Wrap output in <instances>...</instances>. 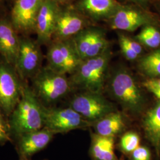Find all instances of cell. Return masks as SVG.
<instances>
[{
	"label": "cell",
	"instance_id": "d4e9b609",
	"mask_svg": "<svg viewBox=\"0 0 160 160\" xmlns=\"http://www.w3.org/2000/svg\"><path fill=\"white\" fill-rule=\"evenodd\" d=\"M142 86L160 101V78H147L142 82Z\"/></svg>",
	"mask_w": 160,
	"mask_h": 160
},
{
	"label": "cell",
	"instance_id": "3957f363",
	"mask_svg": "<svg viewBox=\"0 0 160 160\" xmlns=\"http://www.w3.org/2000/svg\"><path fill=\"white\" fill-rule=\"evenodd\" d=\"M112 57L111 46L102 54L82 61L69 78L74 89L102 94Z\"/></svg>",
	"mask_w": 160,
	"mask_h": 160
},
{
	"label": "cell",
	"instance_id": "8fae6325",
	"mask_svg": "<svg viewBox=\"0 0 160 160\" xmlns=\"http://www.w3.org/2000/svg\"><path fill=\"white\" fill-rule=\"evenodd\" d=\"M109 22L111 29L128 32H135L148 24H155L154 18L146 9L122 4Z\"/></svg>",
	"mask_w": 160,
	"mask_h": 160
},
{
	"label": "cell",
	"instance_id": "8992f818",
	"mask_svg": "<svg viewBox=\"0 0 160 160\" xmlns=\"http://www.w3.org/2000/svg\"><path fill=\"white\" fill-rule=\"evenodd\" d=\"M68 106L92 125L108 114L117 111L114 104L102 94L85 91L74 94L69 101Z\"/></svg>",
	"mask_w": 160,
	"mask_h": 160
},
{
	"label": "cell",
	"instance_id": "d6986e66",
	"mask_svg": "<svg viewBox=\"0 0 160 160\" xmlns=\"http://www.w3.org/2000/svg\"><path fill=\"white\" fill-rule=\"evenodd\" d=\"M142 126L145 135L160 154V101L149 109L143 117Z\"/></svg>",
	"mask_w": 160,
	"mask_h": 160
},
{
	"label": "cell",
	"instance_id": "5b68a950",
	"mask_svg": "<svg viewBox=\"0 0 160 160\" xmlns=\"http://www.w3.org/2000/svg\"><path fill=\"white\" fill-rule=\"evenodd\" d=\"M24 81L16 68L0 57V110L7 118L20 100Z\"/></svg>",
	"mask_w": 160,
	"mask_h": 160
},
{
	"label": "cell",
	"instance_id": "f546056e",
	"mask_svg": "<svg viewBox=\"0 0 160 160\" xmlns=\"http://www.w3.org/2000/svg\"><path fill=\"white\" fill-rule=\"evenodd\" d=\"M51 1L57 2L58 4L61 6H68L70 1L69 0H51Z\"/></svg>",
	"mask_w": 160,
	"mask_h": 160
},
{
	"label": "cell",
	"instance_id": "4316f807",
	"mask_svg": "<svg viewBox=\"0 0 160 160\" xmlns=\"http://www.w3.org/2000/svg\"><path fill=\"white\" fill-rule=\"evenodd\" d=\"M118 36L120 37L123 40L125 41L126 44L129 46V48L138 54L140 58L142 56L143 52V46H142L137 40H135L134 38H132L129 36H127L122 33H118Z\"/></svg>",
	"mask_w": 160,
	"mask_h": 160
},
{
	"label": "cell",
	"instance_id": "4fadbf2b",
	"mask_svg": "<svg viewBox=\"0 0 160 160\" xmlns=\"http://www.w3.org/2000/svg\"><path fill=\"white\" fill-rule=\"evenodd\" d=\"M87 17L73 6H61L52 40L72 39L81 31L90 26Z\"/></svg>",
	"mask_w": 160,
	"mask_h": 160
},
{
	"label": "cell",
	"instance_id": "ffe728a7",
	"mask_svg": "<svg viewBox=\"0 0 160 160\" xmlns=\"http://www.w3.org/2000/svg\"><path fill=\"white\" fill-rule=\"evenodd\" d=\"M90 153L94 160H118L114 152V138L92 134Z\"/></svg>",
	"mask_w": 160,
	"mask_h": 160
},
{
	"label": "cell",
	"instance_id": "44dd1931",
	"mask_svg": "<svg viewBox=\"0 0 160 160\" xmlns=\"http://www.w3.org/2000/svg\"><path fill=\"white\" fill-rule=\"evenodd\" d=\"M137 68L147 78H160V48L142 55L138 60Z\"/></svg>",
	"mask_w": 160,
	"mask_h": 160
},
{
	"label": "cell",
	"instance_id": "9c48e42d",
	"mask_svg": "<svg viewBox=\"0 0 160 160\" xmlns=\"http://www.w3.org/2000/svg\"><path fill=\"white\" fill-rule=\"evenodd\" d=\"M41 46L28 36L20 37V43L15 68L21 79L32 80L43 67V55Z\"/></svg>",
	"mask_w": 160,
	"mask_h": 160
},
{
	"label": "cell",
	"instance_id": "cb8c5ba5",
	"mask_svg": "<svg viewBox=\"0 0 160 160\" xmlns=\"http://www.w3.org/2000/svg\"><path fill=\"white\" fill-rule=\"evenodd\" d=\"M12 141L8 118L0 110V145H4L7 142Z\"/></svg>",
	"mask_w": 160,
	"mask_h": 160
},
{
	"label": "cell",
	"instance_id": "9a60e30c",
	"mask_svg": "<svg viewBox=\"0 0 160 160\" xmlns=\"http://www.w3.org/2000/svg\"><path fill=\"white\" fill-rule=\"evenodd\" d=\"M54 135L52 132L43 128L17 138L15 142L19 157L30 158L32 156L45 148Z\"/></svg>",
	"mask_w": 160,
	"mask_h": 160
},
{
	"label": "cell",
	"instance_id": "30bf717a",
	"mask_svg": "<svg viewBox=\"0 0 160 160\" xmlns=\"http://www.w3.org/2000/svg\"><path fill=\"white\" fill-rule=\"evenodd\" d=\"M72 39L82 61L98 56L110 47L106 31L100 27L90 26Z\"/></svg>",
	"mask_w": 160,
	"mask_h": 160
},
{
	"label": "cell",
	"instance_id": "d6a6232c",
	"mask_svg": "<svg viewBox=\"0 0 160 160\" xmlns=\"http://www.w3.org/2000/svg\"><path fill=\"white\" fill-rule=\"evenodd\" d=\"M69 1H71V0H69Z\"/></svg>",
	"mask_w": 160,
	"mask_h": 160
},
{
	"label": "cell",
	"instance_id": "7a4b0ae2",
	"mask_svg": "<svg viewBox=\"0 0 160 160\" xmlns=\"http://www.w3.org/2000/svg\"><path fill=\"white\" fill-rule=\"evenodd\" d=\"M108 85L110 96L126 113L133 117L141 113L145 97L130 69L123 66L115 69L110 75Z\"/></svg>",
	"mask_w": 160,
	"mask_h": 160
},
{
	"label": "cell",
	"instance_id": "1f68e13d",
	"mask_svg": "<svg viewBox=\"0 0 160 160\" xmlns=\"http://www.w3.org/2000/svg\"><path fill=\"white\" fill-rule=\"evenodd\" d=\"M2 1H3V0H0V3H1V2H2Z\"/></svg>",
	"mask_w": 160,
	"mask_h": 160
},
{
	"label": "cell",
	"instance_id": "5bb4252c",
	"mask_svg": "<svg viewBox=\"0 0 160 160\" xmlns=\"http://www.w3.org/2000/svg\"><path fill=\"white\" fill-rule=\"evenodd\" d=\"M61 8V6L51 0H45L41 7L35 28L36 41L40 46H48L53 39Z\"/></svg>",
	"mask_w": 160,
	"mask_h": 160
},
{
	"label": "cell",
	"instance_id": "7402d4cb",
	"mask_svg": "<svg viewBox=\"0 0 160 160\" xmlns=\"http://www.w3.org/2000/svg\"><path fill=\"white\" fill-rule=\"evenodd\" d=\"M134 39L143 47L154 50L160 48V30L155 24H148L143 26Z\"/></svg>",
	"mask_w": 160,
	"mask_h": 160
},
{
	"label": "cell",
	"instance_id": "7c38bea8",
	"mask_svg": "<svg viewBox=\"0 0 160 160\" xmlns=\"http://www.w3.org/2000/svg\"><path fill=\"white\" fill-rule=\"evenodd\" d=\"M45 0H16L10 20L18 33L28 36L35 33L36 22Z\"/></svg>",
	"mask_w": 160,
	"mask_h": 160
},
{
	"label": "cell",
	"instance_id": "83f0119b",
	"mask_svg": "<svg viewBox=\"0 0 160 160\" xmlns=\"http://www.w3.org/2000/svg\"><path fill=\"white\" fill-rule=\"evenodd\" d=\"M151 152L147 147L139 146L129 155V160H151Z\"/></svg>",
	"mask_w": 160,
	"mask_h": 160
},
{
	"label": "cell",
	"instance_id": "e0dca14e",
	"mask_svg": "<svg viewBox=\"0 0 160 160\" xmlns=\"http://www.w3.org/2000/svg\"><path fill=\"white\" fill-rule=\"evenodd\" d=\"M10 20L0 18V57L16 67L20 36Z\"/></svg>",
	"mask_w": 160,
	"mask_h": 160
},
{
	"label": "cell",
	"instance_id": "52a82bcc",
	"mask_svg": "<svg viewBox=\"0 0 160 160\" xmlns=\"http://www.w3.org/2000/svg\"><path fill=\"white\" fill-rule=\"evenodd\" d=\"M47 66L62 74H72L82 60L77 51L72 39L52 40L48 45Z\"/></svg>",
	"mask_w": 160,
	"mask_h": 160
},
{
	"label": "cell",
	"instance_id": "277c9868",
	"mask_svg": "<svg viewBox=\"0 0 160 160\" xmlns=\"http://www.w3.org/2000/svg\"><path fill=\"white\" fill-rule=\"evenodd\" d=\"M31 81L34 94L46 107H52L74 90L67 75L58 73L48 66L42 67Z\"/></svg>",
	"mask_w": 160,
	"mask_h": 160
},
{
	"label": "cell",
	"instance_id": "ba28073f",
	"mask_svg": "<svg viewBox=\"0 0 160 160\" xmlns=\"http://www.w3.org/2000/svg\"><path fill=\"white\" fill-rule=\"evenodd\" d=\"M44 116V128L55 135L92 126V123L68 106L64 108L45 106Z\"/></svg>",
	"mask_w": 160,
	"mask_h": 160
},
{
	"label": "cell",
	"instance_id": "4dcf8cb0",
	"mask_svg": "<svg viewBox=\"0 0 160 160\" xmlns=\"http://www.w3.org/2000/svg\"><path fill=\"white\" fill-rule=\"evenodd\" d=\"M19 160H31L30 158H20Z\"/></svg>",
	"mask_w": 160,
	"mask_h": 160
},
{
	"label": "cell",
	"instance_id": "ac0fdd59",
	"mask_svg": "<svg viewBox=\"0 0 160 160\" xmlns=\"http://www.w3.org/2000/svg\"><path fill=\"white\" fill-rule=\"evenodd\" d=\"M92 127L98 135L114 138L126 130V118L124 114L117 110L94 123Z\"/></svg>",
	"mask_w": 160,
	"mask_h": 160
},
{
	"label": "cell",
	"instance_id": "2e32d148",
	"mask_svg": "<svg viewBox=\"0 0 160 160\" xmlns=\"http://www.w3.org/2000/svg\"><path fill=\"white\" fill-rule=\"evenodd\" d=\"M121 4L116 0H78L74 7L88 20H109Z\"/></svg>",
	"mask_w": 160,
	"mask_h": 160
},
{
	"label": "cell",
	"instance_id": "f1b7e54d",
	"mask_svg": "<svg viewBox=\"0 0 160 160\" xmlns=\"http://www.w3.org/2000/svg\"><path fill=\"white\" fill-rule=\"evenodd\" d=\"M128 1L135 4L136 6H139L141 8L145 9L148 5L149 2L151 0H128Z\"/></svg>",
	"mask_w": 160,
	"mask_h": 160
},
{
	"label": "cell",
	"instance_id": "484cf974",
	"mask_svg": "<svg viewBox=\"0 0 160 160\" xmlns=\"http://www.w3.org/2000/svg\"><path fill=\"white\" fill-rule=\"evenodd\" d=\"M119 44L120 46V52L122 54L123 57L126 59V60L129 61H134L138 60L140 57L135 52L129 48L125 41L123 40L120 37L118 36Z\"/></svg>",
	"mask_w": 160,
	"mask_h": 160
},
{
	"label": "cell",
	"instance_id": "6da1fadb",
	"mask_svg": "<svg viewBox=\"0 0 160 160\" xmlns=\"http://www.w3.org/2000/svg\"><path fill=\"white\" fill-rule=\"evenodd\" d=\"M44 108L28 81H24L22 97L8 118L12 140L44 128Z\"/></svg>",
	"mask_w": 160,
	"mask_h": 160
},
{
	"label": "cell",
	"instance_id": "603a6c76",
	"mask_svg": "<svg viewBox=\"0 0 160 160\" xmlns=\"http://www.w3.org/2000/svg\"><path fill=\"white\" fill-rule=\"evenodd\" d=\"M140 142L141 138L136 132H126L120 138L119 149L122 153L130 155L140 146Z\"/></svg>",
	"mask_w": 160,
	"mask_h": 160
}]
</instances>
